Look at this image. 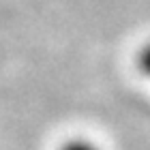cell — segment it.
<instances>
[{"instance_id": "1", "label": "cell", "mask_w": 150, "mask_h": 150, "mask_svg": "<svg viewBox=\"0 0 150 150\" xmlns=\"http://www.w3.org/2000/svg\"><path fill=\"white\" fill-rule=\"evenodd\" d=\"M137 64H139L142 73H144L146 77H150V45L142 47V52L137 54Z\"/></svg>"}, {"instance_id": "2", "label": "cell", "mask_w": 150, "mask_h": 150, "mask_svg": "<svg viewBox=\"0 0 150 150\" xmlns=\"http://www.w3.org/2000/svg\"><path fill=\"white\" fill-rule=\"evenodd\" d=\"M62 150H99L97 146H92L90 142H84V139H73V142H69Z\"/></svg>"}]
</instances>
